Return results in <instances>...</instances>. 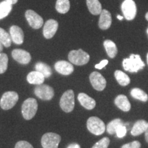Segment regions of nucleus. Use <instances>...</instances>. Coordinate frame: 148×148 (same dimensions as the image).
Wrapping results in <instances>:
<instances>
[{"label": "nucleus", "instance_id": "4c0bfd02", "mask_svg": "<svg viewBox=\"0 0 148 148\" xmlns=\"http://www.w3.org/2000/svg\"><path fill=\"white\" fill-rule=\"evenodd\" d=\"M145 140L147 141V143H148V124H147V129H146L145 132Z\"/></svg>", "mask_w": 148, "mask_h": 148}, {"label": "nucleus", "instance_id": "7ed1b4c3", "mask_svg": "<svg viewBox=\"0 0 148 148\" xmlns=\"http://www.w3.org/2000/svg\"><path fill=\"white\" fill-rule=\"evenodd\" d=\"M68 59L71 64L82 66L87 64L90 60V56L82 49L71 50L68 55Z\"/></svg>", "mask_w": 148, "mask_h": 148}, {"label": "nucleus", "instance_id": "393cba45", "mask_svg": "<svg viewBox=\"0 0 148 148\" xmlns=\"http://www.w3.org/2000/svg\"><path fill=\"white\" fill-rule=\"evenodd\" d=\"M56 9L60 14H66L70 9L69 0H57L56 3Z\"/></svg>", "mask_w": 148, "mask_h": 148}, {"label": "nucleus", "instance_id": "0eeeda50", "mask_svg": "<svg viewBox=\"0 0 148 148\" xmlns=\"http://www.w3.org/2000/svg\"><path fill=\"white\" fill-rule=\"evenodd\" d=\"M34 94L37 97L42 100H51L54 96V90L53 88L47 84H39L34 88Z\"/></svg>", "mask_w": 148, "mask_h": 148}, {"label": "nucleus", "instance_id": "6ab92c4d", "mask_svg": "<svg viewBox=\"0 0 148 148\" xmlns=\"http://www.w3.org/2000/svg\"><path fill=\"white\" fill-rule=\"evenodd\" d=\"M148 123L145 120H138L133 125L131 130V134L132 136H138L145 132Z\"/></svg>", "mask_w": 148, "mask_h": 148}, {"label": "nucleus", "instance_id": "5701e85b", "mask_svg": "<svg viewBox=\"0 0 148 148\" xmlns=\"http://www.w3.org/2000/svg\"><path fill=\"white\" fill-rule=\"evenodd\" d=\"M35 69L36 71L39 72L41 74L43 75L45 78H48L52 75V70H51V67L48 64L44 63V62H37L35 64Z\"/></svg>", "mask_w": 148, "mask_h": 148}, {"label": "nucleus", "instance_id": "c9c22d12", "mask_svg": "<svg viewBox=\"0 0 148 148\" xmlns=\"http://www.w3.org/2000/svg\"><path fill=\"white\" fill-rule=\"evenodd\" d=\"M67 148H80V146L77 143H72L68 146Z\"/></svg>", "mask_w": 148, "mask_h": 148}, {"label": "nucleus", "instance_id": "72a5a7b5", "mask_svg": "<svg viewBox=\"0 0 148 148\" xmlns=\"http://www.w3.org/2000/svg\"><path fill=\"white\" fill-rule=\"evenodd\" d=\"M140 143L138 140H134V141L131 142V143L125 144L122 145L121 148H140Z\"/></svg>", "mask_w": 148, "mask_h": 148}, {"label": "nucleus", "instance_id": "ea45409f", "mask_svg": "<svg viewBox=\"0 0 148 148\" xmlns=\"http://www.w3.org/2000/svg\"><path fill=\"white\" fill-rule=\"evenodd\" d=\"M3 45H2V44L1 43V42H0V53L3 50Z\"/></svg>", "mask_w": 148, "mask_h": 148}, {"label": "nucleus", "instance_id": "aec40b11", "mask_svg": "<svg viewBox=\"0 0 148 148\" xmlns=\"http://www.w3.org/2000/svg\"><path fill=\"white\" fill-rule=\"evenodd\" d=\"M45 80V77L39 72L34 71H31L27 75V81L29 84L39 85L42 84Z\"/></svg>", "mask_w": 148, "mask_h": 148}, {"label": "nucleus", "instance_id": "58836bf2", "mask_svg": "<svg viewBox=\"0 0 148 148\" xmlns=\"http://www.w3.org/2000/svg\"><path fill=\"white\" fill-rule=\"evenodd\" d=\"M116 17H117L118 19L120 20V21H121V20H123V16L119 15V14H118V15L116 16Z\"/></svg>", "mask_w": 148, "mask_h": 148}, {"label": "nucleus", "instance_id": "20e7f679", "mask_svg": "<svg viewBox=\"0 0 148 148\" xmlns=\"http://www.w3.org/2000/svg\"><path fill=\"white\" fill-rule=\"evenodd\" d=\"M86 126L90 132L97 136L102 134L106 130V125L103 121L97 116H91L88 118L86 122Z\"/></svg>", "mask_w": 148, "mask_h": 148}, {"label": "nucleus", "instance_id": "a19ab883", "mask_svg": "<svg viewBox=\"0 0 148 148\" xmlns=\"http://www.w3.org/2000/svg\"><path fill=\"white\" fill-rule=\"evenodd\" d=\"M145 18H146V20H147V21H148V12L145 14Z\"/></svg>", "mask_w": 148, "mask_h": 148}, {"label": "nucleus", "instance_id": "a878e982", "mask_svg": "<svg viewBox=\"0 0 148 148\" xmlns=\"http://www.w3.org/2000/svg\"><path fill=\"white\" fill-rule=\"evenodd\" d=\"M130 95L134 99L141 101H147L148 100L147 94L140 88H134L131 90Z\"/></svg>", "mask_w": 148, "mask_h": 148}, {"label": "nucleus", "instance_id": "4468645a", "mask_svg": "<svg viewBox=\"0 0 148 148\" xmlns=\"http://www.w3.org/2000/svg\"><path fill=\"white\" fill-rule=\"evenodd\" d=\"M54 68L58 73L63 75H71L74 71V67L71 62L65 60H59L56 62Z\"/></svg>", "mask_w": 148, "mask_h": 148}, {"label": "nucleus", "instance_id": "e433bc0d", "mask_svg": "<svg viewBox=\"0 0 148 148\" xmlns=\"http://www.w3.org/2000/svg\"><path fill=\"white\" fill-rule=\"evenodd\" d=\"M5 1H7V2L10 3L11 5H13V4H15L16 3H17L18 0H5Z\"/></svg>", "mask_w": 148, "mask_h": 148}, {"label": "nucleus", "instance_id": "6e6552de", "mask_svg": "<svg viewBox=\"0 0 148 148\" xmlns=\"http://www.w3.org/2000/svg\"><path fill=\"white\" fill-rule=\"evenodd\" d=\"M61 137L53 132L45 133L41 138V145L43 148H58Z\"/></svg>", "mask_w": 148, "mask_h": 148}, {"label": "nucleus", "instance_id": "423d86ee", "mask_svg": "<svg viewBox=\"0 0 148 148\" xmlns=\"http://www.w3.org/2000/svg\"><path fill=\"white\" fill-rule=\"evenodd\" d=\"M60 106L65 112H70L75 106V96L73 90H68L62 95L60 100Z\"/></svg>", "mask_w": 148, "mask_h": 148}, {"label": "nucleus", "instance_id": "473e14b6", "mask_svg": "<svg viewBox=\"0 0 148 148\" xmlns=\"http://www.w3.org/2000/svg\"><path fill=\"white\" fill-rule=\"evenodd\" d=\"M14 148H34L32 145L28 142L25 141V140H20L17 142L15 145Z\"/></svg>", "mask_w": 148, "mask_h": 148}, {"label": "nucleus", "instance_id": "c85d7f7f", "mask_svg": "<svg viewBox=\"0 0 148 148\" xmlns=\"http://www.w3.org/2000/svg\"><path fill=\"white\" fill-rule=\"evenodd\" d=\"M11 10H12V5L10 3L5 1L0 3V19L8 16Z\"/></svg>", "mask_w": 148, "mask_h": 148}, {"label": "nucleus", "instance_id": "f257e3e1", "mask_svg": "<svg viewBox=\"0 0 148 148\" xmlns=\"http://www.w3.org/2000/svg\"><path fill=\"white\" fill-rule=\"evenodd\" d=\"M123 67L130 73H136L145 67V63L138 54H131L128 58L123 59Z\"/></svg>", "mask_w": 148, "mask_h": 148}, {"label": "nucleus", "instance_id": "f8f14e48", "mask_svg": "<svg viewBox=\"0 0 148 148\" xmlns=\"http://www.w3.org/2000/svg\"><path fill=\"white\" fill-rule=\"evenodd\" d=\"M58 28V21L54 19H49L45 22L42 30V34L45 38L50 39L53 38Z\"/></svg>", "mask_w": 148, "mask_h": 148}, {"label": "nucleus", "instance_id": "ddd939ff", "mask_svg": "<svg viewBox=\"0 0 148 148\" xmlns=\"http://www.w3.org/2000/svg\"><path fill=\"white\" fill-rule=\"evenodd\" d=\"M12 57L14 60L21 64H27L31 61L30 53L21 49H15L12 51Z\"/></svg>", "mask_w": 148, "mask_h": 148}, {"label": "nucleus", "instance_id": "cd10ccee", "mask_svg": "<svg viewBox=\"0 0 148 148\" xmlns=\"http://www.w3.org/2000/svg\"><path fill=\"white\" fill-rule=\"evenodd\" d=\"M124 124L123 122L122 121L121 119H115L112 121H111L110 123H108V124L106 126L107 132L109 134H115L116 130L119 125Z\"/></svg>", "mask_w": 148, "mask_h": 148}, {"label": "nucleus", "instance_id": "2eb2a0df", "mask_svg": "<svg viewBox=\"0 0 148 148\" xmlns=\"http://www.w3.org/2000/svg\"><path fill=\"white\" fill-rule=\"evenodd\" d=\"M111 24H112V16L110 12L106 9L102 10L98 22L99 27L103 30H106L111 26Z\"/></svg>", "mask_w": 148, "mask_h": 148}, {"label": "nucleus", "instance_id": "412c9836", "mask_svg": "<svg viewBox=\"0 0 148 148\" xmlns=\"http://www.w3.org/2000/svg\"><path fill=\"white\" fill-rule=\"evenodd\" d=\"M86 5L89 12L93 15L100 14L102 11V7L99 0H86Z\"/></svg>", "mask_w": 148, "mask_h": 148}, {"label": "nucleus", "instance_id": "2f4dec72", "mask_svg": "<svg viewBox=\"0 0 148 148\" xmlns=\"http://www.w3.org/2000/svg\"><path fill=\"white\" fill-rule=\"evenodd\" d=\"M116 134L118 138H123L127 134V128L124 124L119 125L116 130Z\"/></svg>", "mask_w": 148, "mask_h": 148}, {"label": "nucleus", "instance_id": "79ce46f5", "mask_svg": "<svg viewBox=\"0 0 148 148\" xmlns=\"http://www.w3.org/2000/svg\"><path fill=\"white\" fill-rule=\"evenodd\" d=\"M147 64H148V53H147Z\"/></svg>", "mask_w": 148, "mask_h": 148}, {"label": "nucleus", "instance_id": "a211bd4d", "mask_svg": "<svg viewBox=\"0 0 148 148\" xmlns=\"http://www.w3.org/2000/svg\"><path fill=\"white\" fill-rule=\"evenodd\" d=\"M114 103L120 110L128 112L131 108L130 103L127 97L124 95H119L114 99Z\"/></svg>", "mask_w": 148, "mask_h": 148}, {"label": "nucleus", "instance_id": "4be33fe9", "mask_svg": "<svg viewBox=\"0 0 148 148\" xmlns=\"http://www.w3.org/2000/svg\"><path fill=\"white\" fill-rule=\"evenodd\" d=\"M103 47H104L105 49L107 54L110 58H114L117 54L118 49L116 47V44L114 43L113 41L111 40H106L103 42Z\"/></svg>", "mask_w": 148, "mask_h": 148}, {"label": "nucleus", "instance_id": "f704fd0d", "mask_svg": "<svg viewBox=\"0 0 148 148\" xmlns=\"http://www.w3.org/2000/svg\"><path fill=\"white\" fill-rule=\"evenodd\" d=\"M108 60H106V59H104V60H101L99 64H95V67L97 69H103V67H105V66L108 64Z\"/></svg>", "mask_w": 148, "mask_h": 148}, {"label": "nucleus", "instance_id": "dca6fc26", "mask_svg": "<svg viewBox=\"0 0 148 148\" xmlns=\"http://www.w3.org/2000/svg\"><path fill=\"white\" fill-rule=\"evenodd\" d=\"M11 39L15 44L21 45L24 40V33L23 29L17 25H12L10 28Z\"/></svg>", "mask_w": 148, "mask_h": 148}, {"label": "nucleus", "instance_id": "7c9ffc66", "mask_svg": "<svg viewBox=\"0 0 148 148\" xmlns=\"http://www.w3.org/2000/svg\"><path fill=\"white\" fill-rule=\"evenodd\" d=\"M110 144V139L108 137H103L97 142L92 148H108Z\"/></svg>", "mask_w": 148, "mask_h": 148}, {"label": "nucleus", "instance_id": "f03ea898", "mask_svg": "<svg viewBox=\"0 0 148 148\" xmlns=\"http://www.w3.org/2000/svg\"><path fill=\"white\" fill-rule=\"evenodd\" d=\"M38 110V103L34 98H28L24 101L21 107V112L23 118L26 120H30L36 114Z\"/></svg>", "mask_w": 148, "mask_h": 148}, {"label": "nucleus", "instance_id": "37998d69", "mask_svg": "<svg viewBox=\"0 0 148 148\" xmlns=\"http://www.w3.org/2000/svg\"><path fill=\"white\" fill-rule=\"evenodd\" d=\"M147 34H148V28H147Z\"/></svg>", "mask_w": 148, "mask_h": 148}, {"label": "nucleus", "instance_id": "b1692460", "mask_svg": "<svg viewBox=\"0 0 148 148\" xmlns=\"http://www.w3.org/2000/svg\"><path fill=\"white\" fill-rule=\"evenodd\" d=\"M114 77L117 82L122 86H125L130 83V78L124 72L116 70L114 72Z\"/></svg>", "mask_w": 148, "mask_h": 148}, {"label": "nucleus", "instance_id": "c756f323", "mask_svg": "<svg viewBox=\"0 0 148 148\" xmlns=\"http://www.w3.org/2000/svg\"><path fill=\"white\" fill-rule=\"evenodd\" d=\"M8 57L6 53H0V74L6 71L8 69Z\"/></svg>", "mask_w": 148, "mask_h": 148}, {"label": "nucleus", "instance_id": "1a4fd4ad", "mask_svg": "<svg viewBox=\"0 0 148 148\" xmlns=\"http://www.w3.org/2000/svg\"><path fill=\"white\" fill-rule=\"evenodd\" d=\"M121 10L125 19L132 21L136 15V5L133 0H125L121 4Z\"/></svg>", "mask_w": 148, "mask_h": 148}, {"label": "nucleus", "instance_id": "9d476101", "mask_svg": "<svg viewBox=\"0 0 148 148\" xmlns=\"http://www.w3.org/2000/svg\"><path fill=\"white\" fill-rule=\"evenodd\" d=\"M25 16L29 26L33 29H39L43 25V18L32 10H27L25 13Z\"/></svg>", "mask_w": 148, "mask_h": 148}, {"label": "nucleus", "instance_id": "f3484780", "mask_svg": "<svg viewBox=\"0 0 148 148\" xmlns=\"http://www.w3.org/2000/svg\"><path fill=\"white\" fill-rule=\"evenodd\" d=\"M77 99L80 104L87 110H92L95 107L96 102L95 99H92L84 92H80L77 96Z\"/></svg>", "mask_w": 148, "mask_h": 148}, {"label": "nucleus", "instance_id": "9b49d317", "mask_svg": "<svg viewBox=\"0 0 148 148\" xmlns=\"http://www.w3.org/2000/svg\"><path fill=\"white\" fill-rule=\"evenodd\" d=\"M89 79L92 86L98 91H101L106 88V80L100 73L93 71L90 73Z\"/></svg>", "mask_w": 148, "mask_h": 148}, {"label": "nucleus", "instance_id": "bb28decb", "mask_svg": "<svg viewBox=\"0 0 148 148\" xmlns=\"http://www.w3.org/2000/svg\"><path fill=\"white\" fill-rule=\"evenodd\" d=\"M0 42L5 47H10L12 42L10 34L1 27H0Z\"/></svg>", "mask_w": 148, "mask_h": 148}, {"label": "nucleus", "instance_id": "39448f33", "mask_svg": "<svg viewBox=\"0 0 148 148\" xmlns=\"http://www.w3.org/2000/svg\"><path fill=\"white\" fill-rule=\"evenodd\" d=\"M18 99L17 92L14 91L5 92L0 99V106L3 110H8L15 106Z\"/></svg>", "mask_w": 148, "mask_h": 148}]
</instances>
